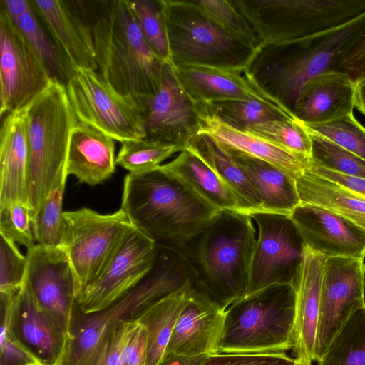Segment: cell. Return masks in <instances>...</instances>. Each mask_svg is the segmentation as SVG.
Listing matches in <instances>:
<instances>
[{
    "mask_svg": "<svg viewBox=\"0 0 365 365\" xmlns=\"http://www.w3.org/2000/svg\"><path fill=\"white\" fill-rule=\"evenodd\" d=\"M253 222L249 214L220 210L178 250L192 289L223 310L246 294L257 240Z\"/></svg>",
    "mask_w": 365,
    "mask_h": 365,
    "instance_id": "6da1fadb",
    "label": "cell"
},
{
    "mask_svg": "<svg viewBox=\"0 0 365 365\" xmlns=\"http://www.w3.org/2000/svg\"><path fill=\"white\" fill-rule=\"evenodd\" d=\"M89 5L100 74L143 114L159 88L164 62L147 46L129 0Z\"/></svg>",
    "mask_w": 365,
    "mask_h": 365,
    "instance_id": "7a4b0ae2",
    "label": "cell"
},
{
    "mask_svg": "<svg viewBox=\"0 0 365 365\" xmlns=\"http://www.w3.org/2000/svg\"><path fill=\"white\" fill-rule=\"evenodd\" d=\"M120 208L156 247L175 250L220 211L160 167L125 177Z\"/></svg>",
    "mask_w": 365,
    "mask_h": 365,
    "instance_id": "3957f363",
    "label": "cell"
},
{
    "mask_svg": "<svg viewBox=\"0 0 365 365\" xmlns=\"http://www.w3.org/2000/svg\"><path fill=\"white\" fill-rule=\"evenodd\" d=\"M364 26L365 15L314 39L260 45L243 73L257 88L292 113L304 86L317 76L336 71L341 52Z\"/></svg>",
    "mask_w": 365,
    "mask_h": 365,
    "instance_id": "277c9868",
    "label": "cell"
},
{
    "mask_svg": "<svg viewBox=\"0 0 365 365\" xmlns=\"http://www.w3.org/2000/svg\"><path fill=\"white\" fill-rule=\"evenodd\" d=\"M29 155V205L38 211L65 171L71 131L78 122L66 85L53 78L25 110Z\"/></svg>",
    "mask_w": 365,
    "mask_h": 365,
    "instance_id": "5b68a950",
    "label": "cell"
},
{
    "mask_svg": "<svg viewBox=\"0 0 365 365\" xmlns=\"http://www.w3.org/2000/svg\"><path fill=\"white\" fill-rule=\"evenodd\" d=\"M173 66L243 72L257 48L225 29L193 0H160Z\"/></svg>",
    "mask_w": 365,
    "mask_h": 365,
    "instance_id": "8992f818",
    "label": "cell"
},
{
    "mask_svg": "<svg viewBox=\"0 0 365 365\" xmlns=\"http://www.w3.org/2000/svg\"><path fill=\"white\" fill-rule=\"evenodd\" d=\"M262 44L314 39L365 15V0H231Z\"/></svg>",
    "mask_w": 365,
    "mask_h": 365,
    "instance_id": "52a82bcc",
    "label": "cell"
},
{
    "mask_svg": "<svg viewBox=\"0 0 365 365\" xmlns=\"http://www.w3.org/2000/svg\"><path fill=\"white\" fill-rule=\"evenodd\" d=\"M295 290L274 285L245 296L225 310L218 353H267L292 349Z\"/></svg>",
    "mask_w": 365,
    "mask_h": 365,
    "instance_id": "ba28073f",
    "label": "cell"
},
{
    "mask_svg": "<svg viewBox=\"0 0 365 365\" xmlns=\"http://www.w3.org/2000/svg\"><path fill=\"white\" fill-rule=\"evenodd\" d=\"M153 268L133 289L108 308L73 319L63 365H74L115 324L137 321L149 307L190 283L187 264L178 250L156 247Z\"/></svg>",
    "mask_w": 365,
    "mask_h": 365,
    "instance_id": "9c48e42d",
    "label": "cell"
},
{
    "mask_svg": "<svg viewBox=\"0 0 365 365\" xmlns=\"http://www.w3.org/2000/svg\"><path fill=\"white\" fill-rule=\"evenodd\" d=\"M63 217L61 249L72 269L77 299L103 272L135 228L121 208L103 215L82 207L64 212Z\"/></svg>",
    "mask_w": 365,
    "mask_h": 365,
    "instance_id": "30bf717a",
    "label": "cell"
},
{
    "mask_svg": "<svg viewBox=\"0 0 365 365\" xmlns=\"http://www.w3.org/2000/svg\"><path fill=\"white\" fill-rule=\"evenodd\" d=\"M249 215L257 225L258 235L245 296L274 285L294 287L305 247L294 222L286 214L258 211Z\"/></svg>",
    "mask_w": 365,
    "mask_h": 365,
    "instance_id": "8fae6325",
    "label": "cell"
},
{
    "mask_svg": "<svg viewBox=\"0 0 365 365\" xmlns=\"http://www.w3.org/2000/svg\"><path fill=\"white\" fill-rule=\"evenodd\" d=\"M66 88L79 122L123 143L145 136L142 113L115 92L96 71H75Z\"/></svg>",
    "mask_w": 365,
    "mask_h": 365,
    "instance_id": "7c38bea8",
    "label": "cell"
},
{
    "mask_svg": "<svg viewBox=\"0 0 365 365\" xmlns=\"http://www.w3.org/2000/svg\"><path fill=\"white\" fill-rule=\"evenodd\" d=\"M364 307V259L326 257L314 361H321L350 318Z\"/></svg>",
    "mask_w": 365,
    "mask_h": 365,
    "instance_id": "4fadbf2b",
    "label": "cell"
},
{
    "mask_svg": "<svg viewBox=\"0 0 365 365\" xmlns=\"http://www.w3.org/2000/svg\"><path fill=\"white\" fill-rule=\"evenodd\" d=\"M53 78L13 21L0 9L1 117L25 110Z\"/></svg>",
    "mask_w": 365,
    "mask_h": 365,
    "instance_id": "5bb4252c",
    "label": "cell"
},
{
    "mask_svg": "<svg viewBox=\"0 0 365 365\" xmlns=\"http://www.w3.org/2000/svg\"><path fill=\"white\" fill-rule=\"evenodd\" d=\"M1 324L37 365H63L69 335L34 299L24 281L15 293L0 292Z\"/></svg>",
    "mask_w": 365,
    "mask_h": 365,
    "instance_id": "9a60e30c",
    "label": "cell"
},
{
    "mask_svg": "<svg viewBox=\"0 0 365 365\" xmlns=\"http://www.w3.org/2000/svg\"><path fill=\"white\" fill-rule=\"evenodd\" d=\"M203 107L182 87L170 61L164 62L159 88L142 114L145 137L186 149L200 130Z\"/></svg>",
    "mask_w": 365,
    "mask_h": 365,
    "instance_id": "2e32d148",
    "label": "cell"
},
{
    "mask_svg": "<svg viewBox=\"0 0 365 365\" xmlns=\"http://www.w3.org/2000/svg\"><path fill=\"white\" fill-rule=\"evenodd\" d=\"M156 253L154 242L135 230L100 276L78 296L76 306L81 313L103 311L125 295L153 268Z\"/></svg>",
    "mask_w": 365,
    "mask_h": 365,
    "instance_id": "e0dca14e",
    "label": "cell"
},
{
    "mask_svg": "<svg viewBox=\"0 0 365 365\" xmlns=\"http://www.w3.org/2000/svg\"><path fill=\"white\" fill-rule=\"evenodd\" d=\"M24 282L38 306L71 337L76 306L75 282L68 257L61 248L38 244L27 250Z\"/></svg>",
    "mask_w": 365,
    "mask_h": 365,
    "instance_id": "ac0fdd59",
    "label": "cell"
},
{
    "mask_svg": "<svg viewBox=\"0 0 365 365\" xmlns=\"http://www.w3.org/2000/svg\"><path fill=\"white\" fill-rule=\"evenodd\" d=\"M62 58L73 71H96V49L89 1L31 0Z\"/></svg>",
    "mask_w": 365,
    "mask_h": 365,
    "instance_id": "d6986e66",
    "label": "cell"
},
{
    "mask_svg": "<svg viewBox=\"0 0 365 365\" xmlns=\"http://www.w3.org/2000/svg\"><path fill=\"white\" fill-rule=\"evenodd\" d=\"M289 216L312 250L326 257L365 258V230L344 217L307 202Z\"/></svg>",
    "mask_w": 365,
    "mask_h": 365,
    "instance_id": "ffe728a7",
    "label": "cell"
},
{
    "mask_svg": "<svg viewBox=\"0 0 365 365\" xmlns=\"http://www.w3.org/2000/svg\"><path fill=\"white\" fill-rule=\"evenodd\" d=\"M225 318V310L192 290L165 354L195 356L218 353Z\"/></svg>",
    "mask_w": 365,
    "mask_h": 365,
    "instance_id": "44dd1931",
    "label": "cell"
},
{
    "mask_svg": "<svg viewBox=\"0 0 365 365\" xmlns=\"http://www.w3.org/2000/svg\"><path fill=\"white\" fill-rule=\"evenodd\" d=\"M326 257L304 247L298 280L294 286L295 316L292 351L302 365H312L319 312L321 285Z\"/></svg>",
    "mask_w": 365,
    "mask_h": 365,
    "instance_id": "7402d4cb",
    "label": "cell"
},
{
    "mask_svg": "<svg viewBox=\"0 0 365 365\" xmlns=\"http://www.w3.org/2000/svg\"><path fill=\"white\" fill-rule=\"evenodd\" d=\"M173 68L182 87L197 103H206L218 100H257L290 112L279 101L257 88L243 72L201 66H173Z\"/></svg>",
    "mask_w": 365,
    "mask_h": 365,
    "instance_id": "603a6c76",
    "label": "cell"
},
{
    "mask_svg": "<svg viewBox=\"0 0 365 365\" xmlns=\"http://www.w3.org/2000/svg\"><path fill=\"white\" fill-rule=\"evenodd\" d=\"M355 83L341 71H328L302 88L292 113L302 124L327 123L353 114Z\"/></svg>",
    "mask_w": 365,
    "mask_h": 365,
    "instance_id": "cb8c5ba5",
    "label": "cell"
},
{
    "mask_svg": "<svg viewBox=\"0 0 365 365\" xmlns=\"http://www.w3.org/2000/svg\"><path fill=\"white\" fill-rule=\"evenodd\" d=\"M17 202L29 204V155L24 110L5 115L0 132V208Z\"/></svg>",
    "mask_w": 365,
    "mask_h": 365,
    "instance_id": "d4e9b609",
    "label": "cell"
},
{
    "mask_svg": "<svg viewBox=\"0 0 365 365\" xmlns=\"http://www.w3.org/2000/svg\"><path fill=\"white\" fill-rule=\"evenodd\" d=\"M115 143L96 128L78 122L68 144L65 171L90 186L102 183L115 170Z\"/></svg>",
    "mask_w": 365,
    "mask_h": 365,
    "instance_id": "484cf974",
    "label": "cell"
},
{
    "mask_svg": "<svg viewBox=\"0 0 365 365\" xmlns=\"http://www.w3.org/2000/svg\"><path fill=\"white\" fill-rule=\"evenodd\" d=\"M222 145L268 162L296 180L307 169L309 159L297 155L248 131L233 128L203 108L199 132Z\"/></svg>",
    "mask_w": 365,
    "mask_h": 365,
    "instance_id": "4316f807",
    "label": "cell"
},
{
    "mask_svg": "<svg viewBox=\"0 0 365 365\" xmlns=\"http://www.w3.org/2000/svg\"><path fill=\"white\" fill-rule=\"evenodd\" d=\"M222 146L247 174L263 211L290 215L301 202L294 178L268 162Z\"/></svg>",
    "mask_w": 365,
    "mask_h": 365,
    "instance_id": "83f0119b",
    "label": "cell"
},
{
    "mask_svg": "<svg viewBox=\"0 0 365 365\" xmlns=\"http://www.w3.org/2000/svg\"><path fill=\"white\" fill-rule=\"evenodd\" d=\"M186 149L198 156L232 192L238 200L241 212L250 214L263 211L247 174L215 139L200 133Z\"/></svg>",
    "mask_w": 365,
    "mask_h": 365,
    "instance_id": "f1b7e54d",
    "label": "cell"
},
{
    "mask_svg": "<svg viewBox=\"0 0 365 365\" xmlns=\"http://www.w3.org/2000/svg\"><path fill=\"white\" fill-rule=\"evenodd\" d=\"M160 168L178 178L218 210L241 212L238 200L232 192L190 150H183L173 160Z\"/></svg>",
    "mask_w": 365,
    "mask_h": 365,
    "instance_id": "f546056e",
    "label": "cell"
},
{
    "mask_svg": "<svg viewBox=\"0 0 365 365\" xmlns=\"http://www.w3.org/2000/svg\"><path fill=\"white\" fill-rule=\"evenodd\" d=\"M296 185L301 202L324 207L365 230V197L307 170Z\"/></svg>",
    "mask_w": 365,
    "mask_h": 365,
    "instance_id": "4dcf8cb0",
    "label": "cell"
},
{
    "mask_svg": "<svg viewBox=\"0 0 365 365\" xmlns=\"http://www.w3.org/2000/svg\"><path fill=\"white\" fill-rule=\"evenodd\" d=\"M192 292L189 283L149 307L137 320L148 332L145 365H158L163 359L178 318Z\"/></svg>",
    "mask_w": 365,
    "mask_h": 365,
    "instance_id": "1f68e13d",
    "label": "cell"
},
{
    "mask_svg": "<svg viewBox=\"0 0 365 365\" xmlns=\"http://www.w3.org/2000/svg\"><path fill=\"white\" fill-rule=\"evenodd\" d=\"M205 110L238 130L277 120H298L284 111L257 100H218L203 103Z\"/></svg>",
    "mask_w": 365,
    "mask_h": 365,
    "instance_id": "d6a6232c",
    "label": "cell"
},
{
    "mask_svg": "<svg viewBox=\"0 0 365 365\" xmlns=\"http://www.w3.org/2000/svg\"><path fill=\"white\" fill-rule=\"evenodd\" d=\"M13 22L51 76L66 85L73 71L62 58L50 35L47 34L31 4L29 9Z\"/></svg>",
    "mask_w": 365,
    "mask_h": 365,
    "instance_id": "836d02e7",
    "label": "cell"
},
{
    "mask_svg": "<svg viewBox=\"0 0 365 365\" xmlns=\"http://www.w3.org/2000/svg\"><path fill=\"white\" fill-rule=\"evenodd\" d=\"M68 175L64 172L33 217L35 240L48 250L61 248L64 235L63 197Z\"/></svg>",
    "mask_w": 365,
    "mask_h": 365,
    "instance_id": "e575fe53",
    "label": "cell"
},
{
    "mask_svg": "<svg viewBox=\"0 0 365 365\" xmlns=\"http://www.w3.org/2000/svg\"><path fill=\"white\" fill-rule=\"evenodd\" d=\"M318 365H365V307L350 318Z\"/></svg>",
    "mask_w": 365,
    "mask_h": 365,
    "instance_id": "d590c367",
    "label": "cell"
},
{
    "mask_svg": "<svg viewBox=\"0 0 365 365\" xmlns=\"http://www.w3.org/2000/svg\"><path fill=\"white\" fill-rule=\"evenodd\" d=\"M184 148L153 141L145 137L122 143L116 164L130 173H142L159 168L164 160Z\"/></svg>",
    "mask_w": 365,
    "mask_h": 365,
    "instance_id": "8d00e7d4",
    "label": "cell"
},
{
    "mask_svg": "<svg viewBox=\"0 0 365 365\" xmlns=\"http://www.w3.org/2000/svg\"><path fill=\"white\" fill-rule=\"evenodd\" d=\"M143 38L153 54L170 61V50L160 0H129Z\"/></svg>",
    "mask_w": 365,
    "mask_h": 365,
    "instance_id": "74e56055",
    "label": "cell"
},
{
    "mask_svg": "<svg viewBox=\"0 0 365 365\" xmlns=\"http://www.w3.org/2000/svg\"><path fill=\"white\" fill-rule=\"evenodd\" d=\"M245 130L297 155L308 159L311 158L312 140L307 130L299 120L267 121L248 126Z\"/></svg>",
    "mask_w": 365,
    "mask_h": 365,
    "instance_id": "f35d334b",
    "label": "cell"
},
{
    "mask_svg": "<svg viewBox=\"0 0 365 365\" xmlns=\"http://www.w3.org/2000/svg\"><path fill=\"white\" fill-rule=\"evenodd\" d=\"M307 131L312 140V161L331 171L365 178L364 159L322 135Z\"/></svg>",
    "mask_w": 365,
    "mask_h": 365,
    "instance_id": "ab89813d",
    "label": "cell"
},
{
    "mask_svg": "<svg viewBox=\"0 0 365 365\" xmlns=\"http://www.w3.org/2000/svg\"><path fill=\"white\" fill-rule=\"evenodd\" d=\"M302 125L308 130L327 138L365 160V128L353 114L327 123Z\"/></svg>",
    "mask_w": 365,
    "mask_h": 365,
    "instance_id": "60d3db41",
    "label": "cell"
},
{
    "mask_svg": "<svg viewBox=\"0 0 365 365\" xmlns=\"http://www.w3.org/2000/svg\"><path fill=\"white\" fill-rule=\"evenodd\" d=\"M194 3L210 15L225 29L255 48L260 43L253 30L232 1L193 0Z\"/></svg>",
    "mask_w": 365,
    "mask_h": 365,
    "instance_id": "b9f144b4",
    "label": "cell"
},
{
    "mask_svg": "<svg viewBox=\"0 0 365 365\" xmlns=\"http://www.w3.org/2000/svg\"><path fill=\"white\" fill-rule=\"evenodd\" d=\"M0 235L27 250L36 245L32 212L29 204L17 202L0 208Z\"/></svg>",
    "mask_w": 365,
    "mask_h": 365,
    "instance_id": "7bdbcfd3",
    "label": "cell"
},
{
    "mask_svg": "<svg viewBox=\"0 0 365 365\" xmlns=\"http://www.w3.org/2000/svg\"><path fill=\"white\" fill-rule=\"evenodd\" d=\"M0 235V292L15 293L25 279L26 257L20 252L16 242Z\"/></svg>",
    "mask_w": 365,
    "mask_h": 365,
    "instance_id": "ee69618b",
    "label": "cell"
},
{
    "mask_svg": "<svg viewBox=\"0 0 365 365\" xmlns=\"http://www.w3.org/2000/svg\"><path fill=\"white\" fill-rule=\"evenodd\" d=\"M124 322L108 329L93 348L74 365H125L123 351Z\"/></svg>",
    "mask_w": 365,
    "mask_h": 365,
    "instance_id": "f6af8a7d",
    "label": "cell"
},
{
    "mask_svg": "<svg viewBox=\"0 0 365 365\" xmlns=\"http://www.w3.org/2000/svg\"><path fill=\"white\" fill-rule=\"evenodd\" d=\"M295 361L285 351L216 353L205 356L201 365H291Z\"/></svg>",
    "mask_w": 365,
    "mask_h": 365,
    "instance_id": "bcb514c9",
    "label": "cell"
},
{
    "mask_svg": "<svg viewBox=\"0 0 365 365\" xmlns=\"http://www.w3.org/2000/svg\"><path fill=\"white\" fill-rule=\"evenodd\" d=\"M148 332L138 321L126 322L123 325V351L125 365H145Z\"/></svg>",
    "mask_w": 365,
    "mask_h": 365,
    "instance_id": "7dc6e473",
    "label": "cell"
},
{
    "mask_svg": "<svg viewBox=\"0 0 365 365\" xmlns=\"http://www.w3.org/2000/svg\"><path fill=\"white\" fill-rule=\"evenodd\" d=\"M336 71L346 73L354 83L365 78V26L341 52Z\"/></svg>",
    "mask_w": 365,
    "mask_h": 365,
    "instance_id": "c3c4849f",
    "label": "cell"
},
{
    "mask_svg": "<svg viewBox=\"0 0 365 365\" xmlns=\"http://www.w3.org/2000/svg\"><path fill=\"white\" fill-rule=\"evenodd\" d=\"M1 365H37L11 337L6 327L1 324Z\"/></svg>",
    "mask_w": 365,
    "mask_h": 365,
    "instance_id": "681fc988",
    "label": "cell"
},
{
    "mask_svg": "<svg viewBox=\"0 0 365 365\" xmlns=\"http://www.w3.org/2000/svg\"><path fill=\"white\" fill-rule=\"evenodd\" d=\"M306 170L336 182L351 192L365 197V178L347 175L327 170L310 159Z\"/></svg>",
    "mask_w": 365,
    "mask_h": 365,
    "instance_id": "f907efd6",
    "label": "cell"
},
{
    "mask_svg": "<svg viewBox=\"0 0 365 365\" xmlns=\"http://www.w3.org/2000/svg\"><path fill=\"white\" fill-rule=\"evenodd\" d=\"M27 0H0V9H3L14 21L24 14L30 7Z\"/></svg>",
    "mask_w": 365,
    "mask_h": 365,
    "instance_id": "816d5d0a",
    "label": "cell"
},
{
    "mask_svg": "<svg viewBox=\"0 0 365 365\" xmlns=\"http://www.w3.org/2000/svg\"><path fill=\"white\" fill-rule=\"evenodd\" d=\"M205 356V355L186 356L165 354L158 365H201Z\"/></svg>",
    "mask_w": 365,
    "mask_h": 365,
    "instance_id": "f5cc1de1",
    "label": "cell"
},
{
    "mask_svg": "<svg viewBox=\"0 0 365 365\" xmlns=\"http://www.w3.org/2000/svg\"><path fill=\"white\" fill-rule=\"evenodd\" d=\"M354 106L365 115V78L355 83Z\"/></svg>",
    "mask_w": 365,
    "mask_h": 365,
    "instance_id": "db71d44e",
    "label": "cell"
},
{
    "mask_svg": "<svg viewBox=\"0 0 365 365\" xmlns=\"http://www.w3.org/2000/svg\"><path fill=\"white\" fill-rule=\"evenodd\" d=\"M291 365H302V364H299V363L296 360V361H295L294 364H291Z\"/></svg>",
    "mask_w": 365,
    "mask_h": 365,
    "instance_id": "11a10c76",
    "label": "cell"
}]
</instances>
